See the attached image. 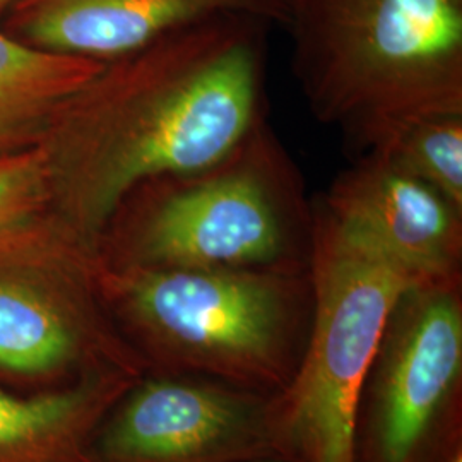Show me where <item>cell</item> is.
<instances>
[{
	"instance_id": "obj_5",
	"label": "cell",
	"mask_w": 462,
	"mask_h": 462,
	"mask_svg": "<svg viewBox=\"0 0 462 462\" xmlns=\"http://www.w3.org/2000/svg\"><path fill=\"white\" fill-rule=\"evenodd\" d=\"M312 320L291 382L269 399L276 457L351 462V423L365 374L397 298L421 282L320 204L312 209Z\"/></svg>"
},
{
	"instance_id": "obj_4",
	"label": "cell",
	"mask_w": 462,
	"mask_h": 462,
	"mask_svg": "<svg viewBox=\"0 0 462 462\" xmlns=\"http://www.w3.org/2000/svg\"><path fill=\"white\" fill-rule=\"evenodd\" d=\"M135 216L110 221L95 257L106 267L248 269L307 267L312 209L278 139L255 127L215 165L137 187ZM134 192V190H133Z\"/></svg>"
},
{
	"instance_id": "obj_13",
	"label": "cell",
	"mask_w": 462,
	"mask_h": 462,
	"mask_svg": "<svg viewBox=\"0 0 462 462\" xmlns=\"http://www.w3.org/2000/svg\"><path fill=\"white\" fill-rule=\"evenodd\" d=\"M368 151L385 154L462 209V114L406 122Z\"/></svg>"
},
{
	"instance_id": "obj_16",
	"label": "cell",
	"mask_w": 462,
	"mask_h": 462,
	"mask_svg": "<svg viewBox=\"0 0 462 462\" xmlns=\"http://www.w3.org/2000/svg\"><path fill=\"white\" fill-rule=\"evenodd\" d=\"M247 462H291L286 461V459H281V457H261V459H252Z\"/></svg>"
},
{
	"instance_id": "obj_11",
	"label": "cell",
	"mask_w": 462,
	"mask_h": 462,
	"mask_svg": "<svg viewBox=\"0 0 462 462\" xmlns=\"http://www.w3.org/2000/svg\"><path fill=\"white\" fill-rule=\"evenodd\" d=\"M134 379L110 374L38 393L0 383V462H97L95 431Z\"/></svg>"
},
{
	"instance_id": "obj_3",
	"label": "cell",
	"mask_w": 462,
	"mask_h": 462,
	"mask_svg": "<svg viewBox=\"0 0 462 462\" xmlns=\"http://www.w3.org/2000/svg\"><path fill=\"white\" fill-rule=\"evenodd\" d=\"M310 112L368 151L421 116L462 114V0H290Z\"/></svg>"
},
{
	"instance_id": "obj_9",
	"label": "cell",
	"mask_w": 462,
	"mask_h": 462,
	"mask_svg": "<svg viewBox=\"0 0 462 462\" xmlns=\"http://www.w3.org/2000/svg\"><path fill=\"white\" fill-rule=\"evenodd\" d=\"M322 206L414 280L462 276V209L379 151H365Z\"/></svg>"
},
{
	"instance_id": "obj_12",
	"label": "cell",
	"mask_w": 462,
	"mask_h": 462,
	"mask_svg": "<svg viewBox=\"0 0 462 462\" xmlns=\"http://www.w3.org/2000/svg\"><path fill=\"white\" fill-rule=\"evenodd\" d=\"M106 62L34 49L0 33V156L59 129Z\"/></svg>"
},
{
	"instance_id": "obj_14",
	"label": "cell",
	"mask_w": 462,
	"mask_h": 462,
	"mask_svg": "<svg viewBox=\"0 0 462 462\" xmlns=\"http://www.w3.org/2000/svg\"><path fill=\"white\" fill-rule=\"evenodd\" d=\"M51 196L50 149H24L0 156V238L21 233Z\"/></svg>"
},
{
	"instance_id": "obj_8",
	"label": "cell",
	"mask_w": 462,
	"mask_h": 462,
	"mask_svg": "<svg viewBox=\"0 0 462 462\" xmlns=\"http://www.w3.org/2000/svg\"><path fill=\"white\" fill-rule=\"evenodd\" d=\"M269 399L199 375L134 379L95 431L97 462H247L276 457Z\"/></svg>"
},
{
	"instance_id": "obj_17",
	"label": "cell",
	"mask_w": 462,
	"mask_h": 462,
	"mask_svg": "<svg viewBox=\"0 0 462 462\" xmlns=\"http://www.w3.org/2000/svg\"><path fill=\"white\" fill-rule=\"evenodd\" d=\"M448 462H462V456H459V457H456V459H452V461Z\"/></svg>"
},
{
	"instance_id": "obj_2",
	"label": "cell",
	"mask_w": 462,
	"mask_h": 462,
	"mask_svg": "<svg viewBox=\"0 0 462 462\" xmlns=\"http://www.w3.org/2000/svg\"><path fill=\"white\" fill-rule=\"evenodd\" d=\"M97 284L143 374L209 377L273 396L303 358L309 265L144 269L97 261Z\"/></svg>"
},
{
	"instance_id": "obj_15",
	"label": "cell",
	"mask_w": 462,
	"mask_h": 462,
	"mask_svg": "<svg viewBox=\"0 0 462 462\" xmlns=\"http://www.w3.org/2000/svg\"><path fill=\"white\" fill-rule=\"evenodd\" d=\"M13 4H14V0H0V16L5 14Z\"/></svg>"
},
{
	"instance_id": "obj_7",
	"label": "cell",
	"mask_w": 462,
	"mask_h": 462,
	"mask_svg": "<svg viewBox=\"0 0 462 462\" xmlns=\"http://www.w3.org/2000/svg\"><path fill=\"white\" fill-rule=\"evenodd\" d=\"M24 244L0 238V383L38 393L143 375L99 298L95 252L66 235Z\"/></svg>"
},
{
	"instance_id": "obj_10",
	"label": "cell",
	"mask_w": 462,
	"mask_h": 462,
	"mask_svg": "<svg viewBox=\"0 0 462 462\" xmlns=\"http://www.w3.org/2000/svg\"><path fill=\"white\" fill-rule=\"evenodd\" d=\"M290 0H14L11 30L34 49L110 62L211 17L286 23Z\"/></svg>"
},
{
	"instance_id": "obj_6",
	"label": "cell",
	"mask_w": 462,
	"mask_h": 462,
	"mask_svg": "<svg viewBox=\"0 0 462 462\" xmlns=\"http://www.w3.org/2000/svg\"><path fill=\"white\" fill-rule=\"evenodd\" d=\"M462 456V276L397 298L360 385L351 462H448Z\"/></svg>"
},
{
	"instance_id": "obj_1",
	"label": "cell",
	"mask_w": 462,
	"mask_h": 462,
	"mask_svg": "<svg viewBox=\"0 0 462 462\" xmlns=\"http://www.w3.org/2000/svg\"><path fill=\"white\" fill-rule=\"evenodd\" d=\"M211 17L106 62L69 108L53 158L64 233L86 248L139 185L215 165L264 122V28Z\"/></svg>"
}]
</instances>
